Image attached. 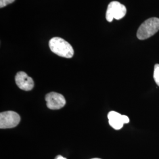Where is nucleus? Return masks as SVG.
I'll use <instances>...</instances> for the list:
<instances>
[{"mask_svg": "<svg viewBox=\"0 0 159 159\" xmlns=\"http://www.w3.org/2000/svg\"><path fill=\"white\" fill-rule=\"evenodd\" d=\"M49 47L52 52L58 56L70 58L74 55V50L67 41L60 37H53L49 41Z\"/></svg>", "mask_w": 159, "mask_h": 159, "instance_id": "nucleus-1", "label": "nucleus"}, {"mask_svg": "<svg viewBox=\"0 0 159 159\" xmlns=\"http://www.w3.org/2000/svg\"><path fill=\"white\" fill-rule=\"evenodd\" d=\"M159 30V18L153 17L148 18L142 24L137 33V38L146 40L153 36Z\"/></svg>", "mask_w": 159, "mask_h": 159, "instance_id": "nucleus-2", "label": "nucleus"}, {"mask_svg": "<svg viewBox=\"0 0 159 159\" xmlns=\"http://www.w3.org/2000/svg\"><path fill=\"white\" fill-rule=\"evenodd\" d=\"M127 10L125 6L118 1H113L108 4L106 18L108 22H112L113 19L120 20L125 17Z\"/></svg>", "mask_w": 159, "mask_h": 159, "instance_id": "nucleus-3", "label": "nucleus"}, {"mask_svg": "<svg viewBox=\"0 0 159 159\" xmlns=\"http://www.w3.org/2000/svg\"><path fill=\"white\" fill-rule=\"evenodd\" d=\"M20 115L14 111L2 112L0 114V128L1 129L14 128L20 123Z\"/></svg>", "mask_w": 159, "mask_h": 159, "instance_id": "nucleus-4", "label": "nucleus"}, {"mask_svg": "<svg viewBox=\"0 0 159 159\" xmlns=\"http://www.w3.org/2000/svg\"><path fill=\"white\" fill-rule=\"evenodd\" d=\"M45 99L47 107L51 110H59L63 108L66 102L63 95L55 92L48 93Z\"/></svg>", "mask_w": 159, "mask_h": 159, "instance_id": "nucleus-5", "label": "nucleus"}, {"mask_svg": "<svg viewBox=\"0 0 159 159\" xmlns=\"http://www.w3.org/2000/svg\"><path fill=\"white\" fill-rule=\"evenodd\" d=\"M16 83L17 86L24 91L31 90L34 86V81L25 72L20 71L16 75Z\"/></svg>", "mask_w": 159, "mask_h": 159, "instance_id": "nucleus-6", "label": "nucleus"}, {"mask_svg": "<svg viewBox=\"0 0 159 159\" xmlns=\"http://www.w3.org/2000/svg\"><path fill=\"white\" fill-rule=\"evenodd\" d=\"M109 125L115 130H120L124 125L123 115L116 111H111L109 112L107 116Z\"/></svg>", "mask_w": 159, "mask_h": 159, "instance_id": "nucleus-7", "label": "nucleus"}, {"mask_svg": "<svg viewBox=\"0 0 159 159\" xmlns=\"http://www.w3.org/2000/svg\"><path fill=\"white\" fill-rule=\"evenodd\" d=\"M153 78L157 85L159 86V64H156L154 68Z\"/></svg>", "mask_w": 159, "mask_h": 159, "instance_id": "nucleus-8", "label": "nucleus"}, {"mask_svg": "<svg viewBox=\"0 0 159 159\" xmlns=\"http://www.w3.org/2000/svg\"><path fill=\"white\" fill-rule=\"evenodd\" d=\"M16 0H0V8H2L8 6L10 4L14 2Z\"/></svg>", "mask_w": 159, "mask_h": 159, "instance_id": "nucleus-9", "label": "nucleus"}, {"mask_svg": "<svg viewBox=\"0 0 159 159\" xmlns=\"http://www.w3.org/2000/svg\"><path fill=\"white\" fill-rule=\"evenodd\" d=\"M56 159H67L66 158H65V157H64L63 156H58L56 158Z\"/></svg>", "mask_w": 159, "mask_h": 159, "instance_id": "nucleus-10", "label": "nucleus"}, {"mask_svg": "<svg viewBox=\"0 0 159 159\" xmlns=\"http://www.w3.org/2000/svg\"><path fill=\"white\" fill-rule=\"evenodd\" d=\"M98 159V158H94V159Z\"/></svg>", "mask_w": 159, "mask_h": 159, "instance_id": "nucleus-11", "label": "nucleus"}]
</instances>
